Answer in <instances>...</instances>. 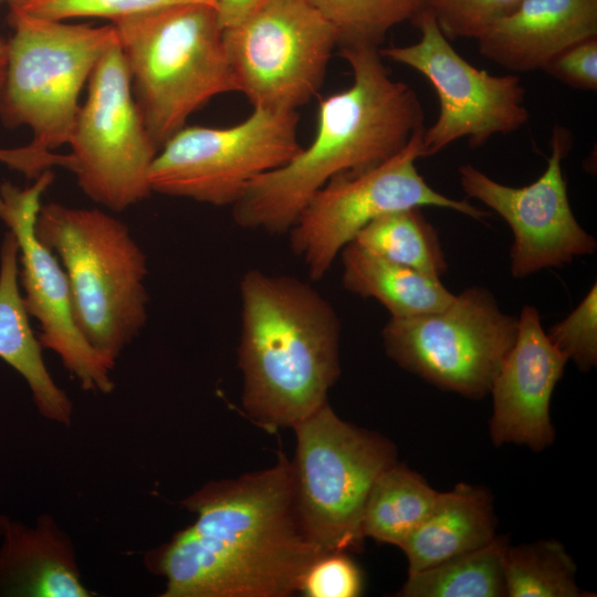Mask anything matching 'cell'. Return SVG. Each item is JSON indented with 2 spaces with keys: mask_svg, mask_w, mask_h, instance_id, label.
<instances>
[{
  "mask_svg": "<svg viewBox=\"0 0 597 597\" xmlns=\"http://www.w3.org/2000/svg\"><path fill=\"white\" fill-rule=\"evenodd\" d=\"M195 522L153 553L163 597H289L323 552L295 504L292 464L212 481L182 502Z\"/></svg>",
  "mask_w": 597,
  "mask_h": 597,
  "instance_id": "1",
  "label": "cell"
},
{
  "mask_svg": "<svg viewBox=\"0 0 597 597\" xmlns=\"http://www.w3.org/2000/svg\"><path fill=\"white\" fill-rule=\"evenodd\" d=\"M352 85L322 100L311 144L254 178L232 205L240 228L287 233L311 197L336 176L357 174L399 153L420 129L416 92L394 80L376 46L339 48Z\"/></svg>",
  "mask_w": 597,
  "mask_h": 597,
  "instance_id": "2",
  "label": "cell"
},
{
  "mask_svg": "<svg viewBox=\"0 0 597 597\" xmlns=\"http://www.w3.org/2000/svg\"><path fill=\"white\" fill-rule=\"evenodd\" d=\"M242 406L269 431L293 427L327 401L341 374V322L310 283L249 270L240 280Z\"/></svg>",
  "mask_w": 597,
  "mask_h": 597,
  "instance_id": "3",
  "label": "cell"
},
{
  "mask_svg": "<svg viewBox=\"0 0 597 597\" xmlns=\"http://www.w3.org/2000/svg\"><path fill=\"white\" fill-rule=\"evenodd\" d=\"M112 24L135 103L158 149L210 100L238 92L214 6L177 4Z\"/></svg>",
  "mask_w": 597,
  "mask_h": 597,
  "instance_id": "4",
  "label": "cell"
},
{
  "mask_svg": "<svg viewBox=\"0 0 597 597\" xmlns=\"http://www.w3.org/2000/svg\"><path fill=\"white\" fill-rule=\"evenodd\" d=\"M34 232L65 272L81 333L115 364L146 324L145 253L124 222L97 208L42 205Z\"/></svg>",
  "mask_w": 597,
  "mask_h": 597,
  "instance_id": "5",
  "label": "cell"
},
{
  "mask_svg": "<svg viewBox=\"0 0 597 597\" xmlns=\"http://www.w3.org/2000/svg\"><path fill=\"white\" fill-rule=\"evenodd\" d=\"M7 74L0 118L10 128L28 127L31 146L53 151L69 143L80 94L103 53L117 41L111 23L34 17L10 8Z\"/></svg>",
  "mask_w": 597,
  "mask_h": 597,
  "instance_id": "6",
  "label": "cell"
},
{
  "mask_svg": "<svg viewBox=\"0 0 597 597\" xmlns=\"http://www.w3.org/2000/svg\"><path fill=\"white\" fill-rule=\"evenodd\" d=\"M292 464L302 525L323 552H359L363 512L376 478L397 461L384 436L341 419L326 401L295 423Z\"/></svg>",
  "mask_w": 597,
  "mask_h": 597,
  "instance_id": "7",
  "label": "cell"
},
{
  "mask_svg": "<svg viewBox=\"0 0 597 597\" xmlns=\"http://www.w3.org/2000/svg\"><path fill=\"white\" fill-rule=\"evenodd\" d=\"M517 334L485 289L469 287L443 308L386 323V354L401 368L440 389L480 399L490 392Z\"/></svg>",
  "mask_w": 597,
  "mask_h": 597,
  "instance_id": "8",
  "label": "cell"
},
{
  "mask_svg": "<svg viewBox=\"0 0 597 597\" xmlns=\"http://www.w3.org/2000/svg\"><path fill=\"white\" fill-rule=\"evenodd\" d=\"M297 112L253 107L228 127L184 126L159 149L149 176L153 192L231 206L258 176L301 149Z\"/></svg>",
  "mask_w": 597,
  "mask_h": 597,
  "instance_id": "9",
  "label": "cell"
},
{
  "mask_svg": "<svg viewBox=\"0 0 597 597\" xmlns=\"http://www.w3.org/2000/svg\"><path fill=\"white\" fill-rule=\"evenodd\" d=\"M67 145L71 171L94 202L118 212L153 192L149 176L159 149L135 103L118 39L88 78Z\"/></svg>",
  "mask_w": 597,
  "mask_h": 597,
  "instance_id": "10",
  "label": "cell"
},
{
  "mask_svg": "<svg viewBox=\"0 0 597 597\" xmlns=\"http://www.w3.org/2000/svg\"><path fill=\"white\" fill-rule=\"evenodd\" d=\"M222 42L238 93L253 107L296 112L322 86L337 35L307 0H265L223 28Z\"/></svg>",
  "mask_w": 597,
  "mask_h": 597,
  "instance_id": "11",
  "label": "cell"
},
{
  "mask_svg": "<svg viewBox=\"0 0 597 597\" xmlns=\"http://www.w3.org/2000/svg\"><path fill=\"white\" fill-rule=\"evenodd\" d=\"M423 129L395 156L368 170L336 176L317 190L287 231L310 277L323 279L341 251L376 218L413 207L450 209L476 220L489 216L431 188L416 167Z\"/></svg>",
  "mask_w": 597,
  "mask_h": 597,
  "instance_id": "12",
  "label": "cell"
},
{
  "mask_svg": "<svg viewBox=\"0 0 597 597\" xmlns=\"http://www.w3.org/2000/svg\"><path fill=\"white\" fill-rule=\"evenodd\" d=\"M413 22L420 30L418 42L378 51L383 59L418 71L438 95L439 115L423 129L420 157L433 156L462 138L471 147H480L492 136L511 134L527 123L525 90L519 76L493 75L469 63L429 11Z\"/></svg>",
  "mask_w": 597,
  "mask_h": 597,
  "instance_id": "13",
  "label": "cell"
},
{
  "mask_svg": "<svg viewBox=\"0 0 597 597\" xmlns=\"http://www.w3.org/2000/svg\"><path fill=\"white\" fill-rule=\"evenodd\" d=\"M48 169L25 188L10 182L0 186V219L19 245V281L30 316L40 325L39 342L54 352L84 390H113L114 363L98 353L76 325L70 286L56 255L35 235L41 198L53 182Z\"/></svg>",
  "mask_w": 597,
  "mask_h": 597,
  "instance_id": "14",
  "label": "cell"
},
{
  "mask_svg": "<svg viewBox=\"0 0 597 597\" xmlns=\"http://www.w3.org/2000/svg\"><path fill=\"white\" fill-rule=\"evenodd\" d=\"M570 146V133L554 127L546 169L521 188L500 184L470 164L459 167L467 196L483 202L510 226L511 273L516 279L569 264L597 249L595 238L578 223L569 205L562 161Z\"/></svg>",
  "mask_w": 597,
  "mask_h": 597,
  "instance_id": "15",
  "label": "cell"
},
{
  "mask_svg": "<svg viewBox=\"0 0 597 597\" xmlns=\"http://www.w3.org/2000/svg\"><path fill=\"white\" fill-rule=\"evenodd\" d=\"M567 362L547 337L538 311L524 306L517 317L515 342L490 389L494 446L514 443L540 452L553 443L551 399Z\"/></svg>",
  "mask_w": 597,
  "mask_h": 597,
  "instance_id": "16",
  "label": "cell"
},
{
  "mask_svg": "<svg viewBox=\"0 0 597 597\" xmlns=\"http://www.w3.org/2000/svg\"><path fill=\"white\" fill-rule=\"evenodd\" d=\"M596 35L597 0H522L476 42L485 59L513 72H530Z\"/></svg>",
  "mask_w": 597,
  "mask_h": 597,
  "instance_id": "17",
  "label": "cell"
},
{
  "mask_svg": "<svg viewBox=\"0 0 597 597\" xmlns=\"http://www.w3.org/2000/svg\"><path fill=\"white\" fill-rule=\"evenodd\" d=\"M0 595L4 597H90L71 540L53 517L33 526L0 515Z\"/></svg>",
  "mask_w": 597,
  "mask_h": 597,
  "instance_id": "18",
  "label": "cell"
},
{
  "mask_svg": "<svg viewBox=\"0 0 597 597\" xmlns=\"http://www.w3.org/2000/svg\"><path fill=\"white\" fill-rule=\"evenodd\" d=\"M493 500L488 489L459 483L439 492L425 521L401 543L408 574L481 548L496 537Z\"/></svg>",
  "mask_w": 597,
  "mask_h": 597,
  "instance_id": "19",
  "label": "cell"
},
{
  "mask_svg": "<svg viewBox=\"0 0 597 597\" xmlns=\"http://www.w3.org/2000/svg\"><path fill=\"white\" fill-rule=\"evenodd\" d=\"M29 316L20 291L19 245L8 231L0 255V358L24 378L43 417L67 425L72 402L50 375Z\"/></svg>",
  "mask_w": 597,
  "mask_h": 597,
  "instance_id": "20",
  "label": "cell"
},
{
  "mask_svg": "<svg viewBox=\"0 0 597 597\" xmlns=\"http://www.w3.org/2000/svg\"><path fill=\"white\" fill-rule=\"evenodd\" d=\"M339 256L343 286L358 296L378 301L390 317L439 311L454 297L440 279L394 263L355 242L348 243Z\"/></svg>",
  "mask_w": 597,
  "mask_h": 597,
  "instance_id": "21",
  "label": "cell"
},
{
  "mask_svg": "<svg viewBox=\"0 0 597 597\" xmlns=\"http://www.w3.org/2000/svg\"><path fill=\"white\" fill-rule=\"evenodd\" d=\"M439 492L407 465L396 462L374 481L362 530L376 542L400 546L432 511Z\"/></svg>",
  "mask_w": 597,
  "mask_h": 597,
  "instance_id": "22",
  "label": "cell"
},
{
  "mask_svg": "<svg viewBox=\"0 0 597 597\" xmlns=\"http://www.w3.org/2000/svg\"><path fill=\"white\" fill-rule=\"evenodd\" d=\"M507 540L496 536L485 546L408 574L400 597H503Z\"/></svg>",
  "mask_w": 597,
  "mask_h": 597,
  "instance_id": "23",
  "label": "cell"
},
{
  "mask_svg": "<svg viewBox=\"0 0 597 597\" xmlns=\"http://www.w3.org/2000/svg\"><path fill=\"white\" fill-rule=\"evenodd\" d=\"M394 263L441 279L447 260L438 233L420 207L383 214L364 227L352 241Z\"/></svg>",
  "mask_w": 597,
  "mask_h": 597,
  "instance_id": "24",
  "label": "cell"
},
{
  "mask_svg": "<svg viewBox=\"0 0 597 597\" xmlns=\"http://www.w3.org/2000/svg\"><path fill=\"white\" fill-rule=\"evenodd\" d=\"M576 564L562 543L540 540L507 546L504 582L509 597H586L576 583Z\"/></svg>",
  "mask_w": 597,
  "mask_h": 597,
  "instance_id": "25",
  "label": "cell"
},
{
  "mask_svg": "<svg viewBox=\"0 0 597 597\" xmlns=\"http://www.w3.org/2000/svg\"><path fill=\"white\" fill-rule=\"evenodd\" d=\"M333 27L339 48H379L395 27L415 21L426 0H307Z\"/></svg>",
  "mask_w": 597,
  "mask_h": 597,
  "instance_id": "26",
  "label": "cell"
},
{
  "mask_svg": "<svg viewBox=\"0 0 597 597\" xmlns=\"http://www.w3.org/2000/svg\"><path fill=\"white\" fill-rule=\"evenodd\" d=\"M219 0H10V8L24 13L60 21L102 18L112 23L126 18L184 3H207L217 8Z\"/></svg>",
  "mask_w": 597,
  "mask_h": 597,
  "instance_id": "27",
  "label": "cell"
},
{
  "mask_svg": "<svg viewBox=\"0 0 597 597\" xmlns=\"http://www.w3.org/2000/svg\"><path fill=\"white\" fill-rule=\"evenodd\" d=\"M522 0H426V10L450 41L476 40Z\"/></svg>",
  "mask_w": 597,
  "mask_h": 597,
  "instance_id": "28",
  "label": "cell"
},
{
  "mask_svg": "<svg viewBox=\"0 0 597 597\" xmlns=\"http://www.w3.org/2000/svg\"><path fill=\"white\" fill-rule=\"evenodd\" d=\"M552 344L582 371L597 363V284L580 303L546 333Z\"/></svg>",
  "mask_w": 597,
  "mask_h": 597,
  "instance_id": "29",
  "label": "cell"
},
{
  "mask_svg": "<svg viewBox=\"0 0 597 597\" xmlns=\"http://www.w3.org/2000/svg\"><path fill=\"white\" fill-rule=\"evenodd\" d=\"M364 591V575L347 552H326L305 570L298 593L305 597H357Z\"/></svg>",
  "mask_w": 597,
  "mask_h": 597,
  "instance_id": "30",
  "label": "cell"
},
{
  "mask_svg": "<svg viewBox=\"0 0 597 597\" xmlns=\"http://www.w3.org/2000/svg\"><path fill=\"white\" fill-rule=\"evenodd\" d=\"M578 90H597V35L576 42L554 55L542 69Z\"/></svg>",
  "mask_w": 597,
  "mask_h": 597,
  "instance_id": "31",
  "label": "cell"
},
{
  "mask_svg": "<svg viewBox=\"0 0 597 597\" xmlns=\"http://www.w3.org/2000/svg\"><path fill=\"white\" fill-rule=\"evenodd\" d=\"M0 163L30 178H36L53 166L70 170L72 158L70 154H55L35 148L29 144L17 148H0Z\"/></svg>",
  "mask_w": 597,
  "mask_h": 597,
  "instance_id": "32",
  "label": "cell"
},
{
  "mask_svg": "<svg viewBox=\"0 0 597 597\" xmlns=\"http://www.w3.org/2000/svg\"><path fill=\"white\" fill-rule=\"evenodd\" d=\"M265 0H219L217 6L221 28L231 25L245 17Z\"/></svg>",
  "mask_w": 597,
  "mask_h": 597,
  "instance_id": "33",
  "label": "cell"
},
{
  "mask_svg": "<svg viewBox=\"0 0 597 597\" xmlns=\"http://www.w3.org/2000/svg\"><path fill=\"white\" fill-rule=\"evenodd\" d=\"M8 56H9V43L8 40L0 36V95L3 88L7 66H8Z\"/></svg>",
  "mask_w": 597,
  "mask_h": 597,
  "instance_id": "34",
  "label": "cell"
},
{
  "mask_svg": "<svg viewBox=\"0 0 597 597\" xmlns=\"http://www.w3.org/2000/svg\"><path fill=\"white\" fill-rule=\"evenodd\" d=\"M1 533H2V530H1V524H0V538H1Z\"/></svg>",
  "mask_w": 597,
  "mask_h": 597,
  "instance_id": "35",
  "label": "cell"
},
{
  "mask_svg": "<svg viewBox=\"0 0 597 597\" xmlns=\"http://www.w3.org/2000/svg\"><path fill=\"white\" fill-rule=\"evenodd\" d=\"M1 1H3V0H0V2H1ZM7 1L9 2L10 0H7Z\"/></svg>",
  "mask_w": 597,
  "mask_h": 597,
  "instance_id": "36",
  "label": "cell"
}]
</instances>
